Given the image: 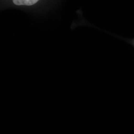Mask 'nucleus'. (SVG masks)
<instances>
[{"instance_id":"nucleus-1","label":"nucleus","mask_w":134,"mask_h":134,"mask_svg":"<svg viewBox=\"0 0 134 134\" xmlns=\"http://www.w3.org/2000/svg\"><path fill=\"white\" fill-rule=\"evenodd\" d=\"M15 5H31L38 2L39 0H13Z\"/></svg>"}]
</instances>
